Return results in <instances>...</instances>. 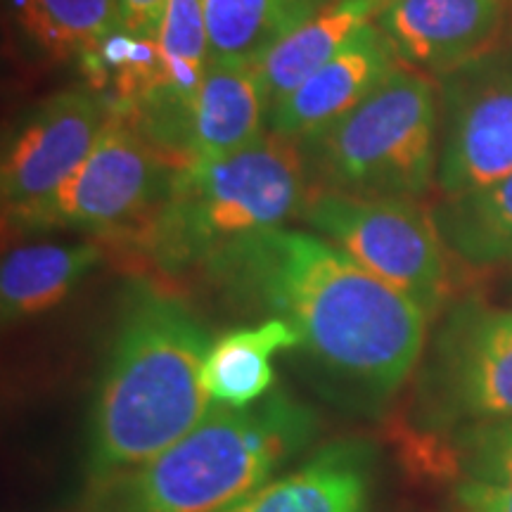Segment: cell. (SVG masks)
I'll return each mask as SVG.
<instances>
[{"instance_id":"5bb4252c","label":"cell","mask_w":512,"mask_h":512,"mask_svg":"<svg viewBox=\"0 0 512 512\" xmlns=\"http://www.w3.org/2000/svg\"><path fill=\"white\" fill-rule=\"evenodd\" d=\"M373 448L337 441L221 512H370Z\"/></svg>"},{"instance_id":"9a60e30c","label":"cell","mask_w":512,"mask_h":512,"mask_svg":"<svg viewBox=\"0 0 512 512\" xmlns=\"http://www.w3.org/2000/svg\"><path fill=\"white\" fill-rule=\"evenodd\" d=\"M105 259L98 240L74 245H24L3 256L0 266V318L5 325L53 311Z\"/></svg>"},{"instance_id":"6da1fadb","label":"cell","mask_w":512,"mask_h":512,"mask_svg":"<svg viewBox=\"0 0 512 512\" xmlns=\"http://www.w3.org/2000/svg\"><path fill=\"white\" fill-rule=\"evenodd\" d=\"M197 275L233 309L290 323L316 373L358 408L387 403L420 363L425 309L320 235H245Z\"/></svg>"},{"instance_id":"ba28073f","label":"cell","mask_w":512,"mask_h":512,"mask_svg":"<svg viewBox=\"0 0 512 512\" xmlns=\"http://www.w3.org/2000/svg\"><path fill=\"white\" fill-rule=\"evenodd\" d=\"M422 387L446 422L479 427L512 420V309L463 304L451 311Z\"/></svg>"},{"instance_id":"ac0fdd59","label":"cell","mask_w":512,"mask_h":512,"mask_svg":"<svg viewBox=\"0 0 512 512\" xmlns=\"http://www.w3.org/2000/svg\"><path fill=\"white\" fill-rule=\"evenodd\" d=\"M453 261L475 271L512 266V174L432 207Z\"/></svg>"},{"instance_id":"8fae6325","label":"cell","mask_w":512,"mask_h":512,"mask_svg":"<svg viewBox=\"0 0 512 512\" xmlns=\"http://www.w3.org/2000/svg\"><path fill=\"white\" fill-rule=\"evenodd\" d=\"M512 19V0H387L375 17L406 67L446 76L491 55Z\"/></svg>"},{"instance_id":"277c9868","label":"cell","mask_w":512,"mask_h":512,"mask_svg":"<svg viewBox=\"0 0 512 512\" xmlns=\"http://www.w3.org/2000/svg\"><path fill=\"white\" fill-rule=\"evenodd\" d=\"M309 197L302 145L268 131L247 150L176 169L157 214L128 249L181 278L235 240L299 219Z\"/></svg>"},{"instance_id":"7402d4cb","label":"cell","mask_w":512,"mask_h":512,"mask_svg":"<svg viewBox=\"0 0 512 512\" xmlns=\"http://www.w3.org/2000/svg\"><path fill=\"white\" fill-rule=\"evenodd\" d=\"M166 0H119L121 27L143 38H157Z\"/></svg>"},{"instance_id":"52a82bcc","label":"cell","mask_w":512,"mask_h":512,"mask_svg":"<svg viewBox=\"0 0 512 512\" xmlns=\"http://www.w3.org/2000/svg\"><path fill=\"white\" fill-rule=\"evenodd\" d=\"M299 219L430 318L444 309L453 259L432 209L420 200L313 190Z\"/></svg>"},{"instance_id":"7c38bea8","label":"cell","mask_w":512,"mask_h":512,"mask_svg":"<svg viewBox=\"0 0 512 512\" xmlns=\"http://www.w3.org/2000/svg\"><path fill=\"white\" fill-rule=\"evenodd\" d=\"M401 64L387 36L375 22L368 24L347 48L273 107L268 128L302 145L356 110Z\"/></svg>"},{"instance_id":"ffe728a7","label":"cell","mask_w":512,"mask_h":512,"mask_svg":"<svg viewBox=\"0 0 512 512\" xmlns=\"http://www.w3.org/2000/svg\"><path fill=\"white\" fill-rule=\"evenodd\" d=\"M332 0H204L209 62H261Z\"/></svg>"},{"instance_id":"e0dca14e","label":"cell","mask_w":512,"mask_h":512,"mask_svg":"<svg viewBox=\"0 0 512 512\" xmlns=\"http://www.w3.org/2000/svg\"><path fill=\"white\" fill-rule=\"evenodd\" d=\"M299 347L290 323L266 318L259 328L230 330L214 339L202 366L204 392L230 408H249L273 392L271 358Z\"/></svg>"},{"instance_id":"7a4b0ae2","label":"cell","mask_w":512,"mask_h":512,"mask_svg":"<svg viewBox=\"0 0 512 512\" xmlns=\"http://www.w3.org/2000/svg\"><path fill=\"white\" fill-rule=\"evenodd\" d=\"M211 344L181 294L131 280L91 408L86 486L157 458L207 418L216 403L202 384Z\"/></svg>"},{"instance_id":"2e32d148","label":"cell","mask_w":512,"mask_h":512,"mask_svg":"<svg viewBox=\"0 0 512 512\" xmlns=\"http://www.w3.org/2000/svg\"><path fill=\"white\" fill-rule=\"evenodd\" d=\"M384 3L387 0H332L283 38L261 60L271 110L373 24Z\"/></svg>"},{"instance_id":"4fadbf2b","label":"cell","mask_w":512,"mask_h":512,"mask_svg":"<svg viewBox=\"0 0 512 512\" xmlns=\"http://www.w3.org/2000/svg\"><path fill=\"white\" fill-rule=\"evenodd\" d=\"M268 121L271 95L261 62H209L185 131V164L247 150L271 131Z\"/></svg>"},{"instance_id":"44dd1931","label":"cell","mask_w":512,"mask_h":512,"mask_svg":"<svg viewBox=\"0 0 512 512\" xmlns=\"http://www.w3.org/2000/svg\"><path fill=\"white\" fill-rule=\"evenodd\" d=\"M463 460L456 494L463 512H512V420L467 432Z\"/></svg>"},{"instance_id":"9c48e42d","label":"cell","mask_w":512,"mask_h":512,"mask_svg":"<svg viewBox=\"0 0 512 512\" xmlns=\"http://www.w3.org/2000/svg\"><path fill=\"white\" fill-rule=\"evenodd\" d=\"M512 174V60H482L444 76L437 188L463 195Z\"/></svg>"},{"instance_id":"d6986e66","label":"cell","mask_w":512,"mask_h":512,"mask_svg":"<svg viewBox=\"0 0 512 512\" xmlns=\"http://www.w3.org/2000/svg\"><path fill=\"white\" fill-rule=\"evenodd\" d=\"M10 17L46 62H81L121 27L119 0H10Z\"/></svg>"},{"instance_id":"30bf717a","label":"cell","mask_w":512,"mask_h":512,"mask_svg":"<svg viewBox=\"0 0 512 512\" xmlns=\"http://www.w3.org/2000/svg\"><path fill=\"white\" fill-rule=\"evenodd\" d=\"M107 100L88 88H64L29 107L10 128L0 159L3 221L46 202L93 150Z\"/></svg>"},{"instance_id":"3957f363","label":"cell","mask_w":512,"mask_h":512,"mask_svg":"<svg viewBox=\"0 0 512 512\" xmlns=\"http://www.w3.org/2000/svg\"><path fill=\"white\" fill-rule=\"evenodd\" d=\"M318 434L313 408L271 392L249 408L214 403L195 430L140 467L86 486L79 512H221L271 482Z\"/></svg>"},{"instance_id":"5b68a950","label":"cell","mask_w":512,"mask_h":512,"mask_svg":"<svg viewBox=\"0 0 512 512\" xmlns=\"http://www.w3.org/2000/svg\"><path fill=\"white\" fill-rule=\"evenodd\" d=\"M441 93L430 74L396 67L356 110L302 143L313 190L422 197L437 185Z\"/></svg>"},{"instance_id":"8992f818","label":"cell","mask_w":512,"mask_h":512,"mask_svg":"<svg viewBox=\"0 0 512 512\" xmlns=\"http://www.w3.org/2000/svg\"><path fill=\"white\" fill-rule=\"evenodd\" d=\"M110 105V102H107ZM176 166L124 107L110 105L93 150L46 202L3 221L12 233L81 230L131 247L164 202Z\"/></svg>"}]
</instances>
